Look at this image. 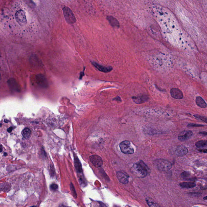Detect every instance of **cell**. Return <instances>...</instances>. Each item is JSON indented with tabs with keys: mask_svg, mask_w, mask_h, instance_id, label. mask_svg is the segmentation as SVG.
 <instances>
[{
	"mask_svg": "<svg viewBox=\"0 0 207 207\" xmlns=\"http://www.w3.org/2000/svg\"><path fill=\"white\" fill-rule=\"evenodd\" d=\"M131 171L135 175L140 178H144L148 173L147 166L143 161L134 164L131 168Z\"/></svg>",
	"mask_w": 207,
	"mask_h": 207,
	"instance_id": "6da1fadb",
	"label": "cell"
},
{
	"mask_svg": "<svg viewBox=\"0 0 207 207\" xmlns=\"http://www.w3.org/2000/svg\"><path fill=\"white\" fill-rule=\"evenodd\" d=\"M65 19L68 24H73L76 22V18L73 11L69 7L64 6L62 8Z\"/></svg>",
	"mask_w": 207,
	"mask_h": 207,
	"instance_id": "7a4b0ae2",
	"label": "cell"
},
{
	"mask_svg": "<svg viewBox=\"0 0 207 207\" xmlns=\"http://www.w3.org/2000/svg\"><path fill=\"white\" fill-rule=\"evenodd\" d=\"M156 166L161 171H168L172 168V164L169 161L164 159H159L155 161Z\"/></svg>",
	"mask_w": 207,
	"mask_h": 207,
	"instance_id": "3957f363",
	"label": "cell"
},
{
	"mask_svg": "<svg viewBox=\"0 0 207 207\" xmlns=\"http://www.w3.org/2000/svg\"><path fill=\"white\" fill-rule=\"evenodd\" d=\"M15 18L17 22L20 26L23 27L27 24V21L26 12L24 10L21 9L17 11L15 14Z\"/></svg>",
	"mask_w": 207,
	"mask_h": 207,
	"instance_id": "277c9868",
	"label": "cell"
},
{
	"mask_svg": "<svg viewBox=\"0 0 207 207\" xmlns=\"http://www.w3.org/2000/svg\"><path fill=\"white\" fill-rule=\"evenodd\" d=\"M120 149L123 153L125 154H132L134 152V150L131 145L129 141H123L120 145Z\"/></svg>",
	"mask_w": 207,
	"mask_h": 207,
	"instance_id": "5b68a950",
	"label": "cell"
},
{
	"mask_svg": "<svg viewBox=\"0 0 207 207\" xmlns=\"http://www.w3.org/2000/svg\"><path fill=\"white\" fill-rule=\"evenodd\" d=\"M90 160L95 167L100 168L103 165V162L102 158L97 155L91 156L90 157Z\"/></svg>",
	"mask_w": 207,
	"mask_h": 207,
	"instance_id": "8992f818",
	"label": "cell"
},
{
	"mask_svg": "<svg viewBox=\"0 0 207 207\" xmlns=\"http://www.w3.org/2000/svg\"><path fill=\"white\" fill-rule=\"evenodd\" d=\"M36 83L41 87L46 88L48 86V80L46 77L41 74L37 75L36 77Z\"/></svg>",
	"mask_w": 207,
	"mask_h": 207,
	"instance_id": "52a82bcc",
	"label": "cell"
},
{
	"mask_svg": "<svg viewBox=\"0 0 207 207\" xmlns=\"http://www.w3.org/2000/svg\"><path fill=\"white\" fill-rule=\"evenodd\" d=\"M193 131L191 130H184L178 136V139L180 141H185L189 139L193 136Z\"/></svg>",
	"mask_w": 207,
	"mask_h": 207,
	"instance_id": "ba28073f",
	"label": "cell"
},
{
	"mask_svg": "<svg viewBox=\"0 0 207 207\" xmlns=\"http://www.w3.org/2000/svg\"><path fill=\"white\" fill-rule=\"evenodd\" d=\"M170 94L172 98L178 100L182 99L184 97L182 92L176 88H172L170 90Z\"/></svg>",
	"mask_w": 207,
	"mask_h": 207,
	"instance_id": "9c48e42d",
	"label": "cell"
},
{
	"mask_svg": "<svg viewBox=\"0 0 207 207\" xmlns=\"http://www.w3.org/2000/svg\"><path fill=\"white\" fill-rule=\"evenodd\" d=\"M188 152V148L184 145L178 146L175 150V154L178 157H183Z\"/></svg>",
	"mask_w": 207,
	"mask_h": 207,
	"instance_id": "30bf717a",
	"label": "cell"
},
{
	"mask_svg": "<svg viewBox=\"0 0 207 207\" xmlns=\"http://www.w3.org/2000/svg\"><path fill=\"white\" fill-rule=\"evenodd\" d=\"M8 84L9 88L14 91L18 92H21V88L20 85L15 79H9L8 81Z\"/></svg>",
	"mask_w": 207,
	"mask_h": 207,
	"instance_id": "8fae6325",
	"label": "cell"
},
{
	"mask_svg": "<svg viewBox=\"0 0 207 207\" xmlns=\"http://www.w3.org/2000/svg\"><path fill=\"white\" fill-rule=\"evenodd\" d=\"M134 102L137 104H141L147 102L149 99V97L147 95H141L137 97H132Z\"/></svg>",
	"mask_w": 207,
	"mask_h": 207,
	"instance_id": "7c38bea8",
	"label": "cell"
},
{
	"mask_svg": "<svg viewBox=\"0 0 207 207\" xmlns=\"http://www.w3.org/2000/svg\"><path fill=\"white\" fill-rule=\"evenodd\" d=\"M92 64L95 67L97 68V69L99 70L100 71L103 72V73H109L113 70V68L111 67L104 66L98 64L97 62H92Z\"/></svg>",
	"mask_w": 207,
	"mask_h": 207,
	"instance_id": "4fadbf2b",
	"label": "cell"
},
{
	"mask_svg": "<svg viewBox=\"0 0 207 207\" xmlns=\"http://www.w3.org/2000/svg\"><path fill=\"white\" fill-rule=\"evenodd\" d=\"M117 176L118 179L122 183L126 184L128 183L129 177L128 176L122 171H118L117 172Z\"/></svg>",
	"mask_w": 207,
	"mask_h": 207,
	"instance_id": "5bb4252c",
	"label": "cell"
},
{
	"mask_svg": "<svg viewBox=\"0 0 207 207\" xmlns=\"http://www.w3.org/2000/svg\"><path fill=\"white\" fill-rule=\"evenodd\" d=\"M74 163L75 167L77 173H81L83 171L82 166L79 159L76 156L74 155Z\"/></svg>",
	"mask_w": 207,
	"mask_h": 207,
	"instance_id": "9a60e30c",
	"label": "cell"
},
{
	"mask_svg": "<svg viewBox=\"0 0 207 207\" xmlns=\"http://www.w3.org/2000/svg\"><path fill=\"white\" fill-rule=\"evenodd\" d=\"M108 20L111 26L114 27H120V24L117 20L112 16H108L107 17Z\"/></svg>",
	"mask_w": 207,
	"mask_h": 207,
	"instance_id": "2e32d148",
	"label": "cell"
},
{
	"mask_svg": "<svg viewBox=\"0 0 207 207\" xmlns=\"http://www.w3.org/2000/svg\"><path fill=\"white\" fill-rule=\"evenodd\" d=\"M195 102L197 105L201 108H206L207 107V104L205 100L200 97H197L196 98Z\"/></svg>",
	"mask_w": 207,
	"mask_h": 207,
	"instance_id": "e0dca14e",
	"label": "cell"
},
{
	"mask_svg": "<svg viewBox=\"0 0 207 207\" xmlns=\"http://www.w3.org/2000/svg\"><path fill=\"white\" fill-rule=\"evenodd\" d=\"M179 186L182 188L190 189L195 187L196 186V184L194 183L183 182L180 183Z\"/></svg>",
	"mask_w": 207,
	"mask_h": 207,
	"instance_id": "ac0fdd59",
	"label": "cell"
},
{
	"mask_svg": "<svg viewBox=\"0 0 207 207\" xmlns=\"http://www.w3.org/2000/svg\"><path fill=\"white\" fill-rule=\"evenodd\" d=\"M195 146L198 148H204L207 147V141L206 140H201L197 142L195 144Z\"/></svg>",
	"mask_w": 207,
	"mask_h": 207,
	"instance_id": "d6986e66",
	"label": "cell"
},
{
	"mask_svg": "<svg viewBox=\"0 0 207 207\" xmlns=\"http://www.w3.org/2000/svg\"><path fill=\"white\" fill-rule=\"evenodd\" d=\"M31 131L29 128H25L22 131V135L25 139H28L31 135Z\"/></svg>",
	"mask_w": 207,
	"mask_h": 207,
	"instance_id": "ffe728a7",
	"label": "cell"
},
{
	"mask_svg": "<svg viewBox=\"0 0 207 207\" xmlns=\"http://www.w3.org/2000/svg\"><path fill=\"white\" fill-rule=\"evenodd\" d=\"M10 184L8 183H6L1 184V190L6 192L7 191H9L10 189Z\"/></svg>",
	"mask_w": 207,
	"mask_h": 207,
	"instance_id": "44dd1931",
	"label": "cell"
},
{
	"mask_svg": "<svg viewBox=\"0 0 207 207\" xmlns=\"http://www.w3.org/2000/svg\"><path fill=\"white\" fill-rule=\"evenodd\" d=\"M146 201L148 206L150 207H158L159 206L157 204H156L153 200H151L150 199L147 198L146 199Z\"/></svg>",
	"mask_w": 207,
	"mask_h": 207,
	"instance_id": "7402d4cb",
	"label": "cell"
},
{
	"mask_svg": "<svg viewBox=\"0 0 207 207\" xmlns=\"http://www.w3.org/2000/svg\"><path fill=\"white\" fill-rule=\"evenodd\" d=\"M194 116L195 118H197V119H198L199 120H201V121H203V122L207 123V117L197 114L194 115Z\"/></svg>",
	"mask_w": 207,
	"mask_h": 207,
	"instance_id": "603a6c76",
	"label": "cell"
},
{
	"mask_svg": "<svg viewBox=\"0 0 207 207\" xmlns=\"http://www.w3.org/2000/svg\"><path fill=\"white\" fill-rule=\"evenodd\" d=\"M191 176V173L189 171H185L183 172V173H181L180 177L182 178L185 179H188V178Z\"/></svg>",
	"mask_w": 207,
	"mask_h": 207,
	"instance_id": "cb8c5ba5",
	"label": "cell"
},
{
	"mask_svg": "<svg viewBox=\"0 0 207 207\" xmlns=\"http://www.w3.org/2000/svg\"><path fill=\"white\" fill-rule=\"evenodd\" d=\"M70 189H71V193L73 196L74 197H75V198H77V193H76L75 188L74 187V186H73V184H72V183H71V185H70Z\"/></svg>",
	"mask_w": 207,
	"mask_h": 207,
	"instance_id": "d4e9b609",
	"label": "cell"
},
{
	"mask_svg": "<svg viewBox=\"0 0 207 207\" xmlns=\"http://www.w3.org/2000/svg\"><path fill=\"white\" fill-rule=\"evenodd\" d=\"M204 125H200V124H194V123H189L187 126L189 127H203Z\"/></svg>",
	"mask_w": 207,
	"mask_h": 207,
	"instance_id": "484cf974",
	"label": "cell"
},
{
	"mask_svg": "<svg viewBox=\"0 0 207 207\" xmlns=\"http://www.w3.org/2000/svg\"><path fill=\"white\" fill-rule=\"evenodd\" d=\"M50 189L53 191H55L58 189V186L55 184H52L50 186Z\"/></svg>",
	"mask_w": 207,
	"mask_h": 207,
	"instance_id": "4316f807",
	"label": "cell"
},
{
	"mask_svg": "<svg viewBox=\"0 0 207 207\" xmlns=\"http://www.w3.org/2000/svg\"><path fill=\"white\" fill-rule=\"evenodd\" d=\"M50 173H51V176L53 177L55 174V170H54V167L52 165H51V168H50Z\"/></svg>",
	"mask_w": 207,
	"mask_h": 207,
	"instance_id": "83f0119b",
	"label": "cell"
},
{
	"mask_svg": "<svg viewBox=\"0 0 207 207\" xmlns=\"http://www.w3.org/2000/svg\"><path fill=\"white\" fill-rule=\"evenodd\" d=\"M113 100L118 101V102H122V100H121V98H120V97H117L115 98H114Z\"/></svg>",
	"mask_w": 207,
	"mask_h": 207,
	"instance_id": "f1b7e54d",
	"label": "cell"
},
{
	"mask_svg": "<svg viewBox=\"0 0 207 207\" xmlns=\"http://www.w3.org/2000/svg\"><path fill=\"white\" fill-rule=\"evenodd\" d=\"M198 151L201 152H203V153H207V149H198Z\"/></svg>",
	"mask_w": 207,
	"mask_h": 207,
	"instance_id": "f546056e",
	"label": "cell"
},
{
	"mask_svg": "<svg viewBox=\"0 0 207 207\" xmlns=\"http://www.w3.org/2000/svg\"><path fill=\"white\" fill-rule=\"evenodd\" d=\"M199 134L203 135L206 136L207 135V132L203 131V132H199Z\"/></svg>",
	"mask_w": 207,
	"mask_h": 207,
	"instance_id": "4dcf8cb0",
	"label": "cell"
},
{
	"mask_svg": "<svg viewBox=\"0 0 207 207\" xmlns=\"http://www.w3.org/2000/svg\"><path fill=\"white\" fill-rule=\"evenodd\" d=\"M7 131L9 133H11L13 130V128L12 127H9V128L7 129Z\"/></svg>",
	"mask_w": 207,
	"mask_h": 207,
	"instance_id": "1f68e13d",
	"label": "cell"
},
{
	"mask_svg": "<svg viewBox=\"0 0 207 207\" xmlns=\"http://www.w3.org/2000/svg\"><path fill=\"white\" fill-rule=\"evenodd\" d=\"M84 75V73L83 72H82V73H80V78L79 79H81L83 77Z\"/></svg>",
	"mask_w": 207,
	"mask_h": 207,
	"instance_id": "d6a6232c",
	"label": "cell"
},
{
	"mask_svg": "<svg viewBox=\"0 0 207 207\" xmlns=\"http://www.w3.org/2000/svg\"><path fill=\"white\" fill-rule=\"evenodd\" d=\"M203 199L204 200H207V196L205 197H204Z\"/></svg>",
	"mask_w": 207,
	"mask_h": 207,
	"instance_id": "836d02e7",
	"label": "cell"
},
{
	"mask_svg": "<svg viewBox=\"0 0 207 207\" xmlns=\"http://www.w3.org/2000/svg\"><path fill=\"white\" fill-rule=\"evenodd\" d=\"M4 122H6V123H8V122H9V121H8V120H4Z\"/></svg>",
	"mask_w": 207,
	"mask_h": 207,
	"instance_id": "e575fe53",
	"label": "cell"
},
{
	"mask_svg": "<svg viewBox=\"0 0 207 207\" xmlns=\"http://www.w3.org/2000/svg\"><path fill=\"white\" fill-rule=\"evenodd\" d=\"M1 152H2V150H3V146H2V145H1Z\"/></svg>",
	"mask_w": 207,
	"mask_h": 207,
	"instance_id": "d590c367",
	"label": "cell"
},
{
	"mask_svg": "<svg viewBox=\"0 0 207 207\" xmlns=\"http://www.w3.org/2000/svg\"><path fill=\"white\" fill-rule=\"evenodd\" d=\"M7 154L6 153V152H5L4 153V155L5 156H7Z\"/></svg>",
	"mask_w": 207,
	"mask_h": 207,
	"instance_id": "8d00e7d4",
	"label": "cell"
}]
</instances>
